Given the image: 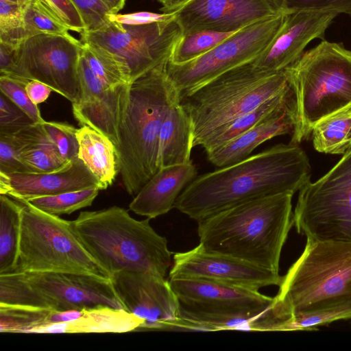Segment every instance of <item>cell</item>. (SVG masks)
<instances>
[{"label": "cell", "instance_id": "cell-1", "mask_svg": "<svg viewBox=\"0 0 351 351\" xmlns=\"http://www.w3.org/2000/svg\"><path fill=\"white\" fill-rule=\"evenodd\" d=\"M311 165L295 145L278 144L234 164L197 176L174 208L199 221L237 204L281 193L294 194L310 180Z\"/></svg>", "mask_w": 351, "mask_h": 351}, {"label": "cell", "instance_id": "cell-2", "mask_svg": "<svg viewBox=\"0 0 351 351\" xmlns=\"http://www.w3.org/2000/svg\"><path fill=\"white\" fill-rule=\"evenodd\" d=\"M293 195L245 202L197 221L199 244L208 252L279 273L281 252L293 226Z\"/></svg>", "mask_w": 351, "mask_h": 351}, {"label": "cell", "instance_id": "cell-3", "mask_svg": "<svg viewBox=\"0 0 351 351\" xmlns=\"http://www.w3.org/2000/svg\"><path fill=\"white\" fill-rule=\"evenodd\" d=\"M166 63L130 84L116 154L123 185L132 196L158 171L161 127L169 108L180 102L179 95L167 74Z\"/></svg>", "mask_w": 351, "mask_h": 351}, {"label": "cell", "instance_id": "cell-4", "mask_svg": "<svg viewBox=\"0 0 351 351\" xmlns=\"http://www.w3.org/2000/svg\"><path fill=\"white\" fill-rule=\"evenodd\" d=\"M119 206L82 211L73 228L94 260L109 274L128 270L165 278L172 252L165 237Z\"/></svg>", "mask_w": 351, "mask_h": 351}, {"label": "cell", "instance_id": "cell-5", "mask_svg": "<svg viewBox=\"0 0 351 351\" xmlns=\"http://www.w3.org/2000/svg\"><path fill=\"white\" fill-rule=\"evenodd\" d=\"M292 93L290 143L308 139L321 120L351 108V51L323 40L283 71Z\"/></svg>", "mask_w": 351, "mask_h": 351}, {"label": "cell", "instance_id": "cell-6", "mask_svg": "<svg viewBox=\"0 0 351 351\" xmlns=\"http://www.w3.org/2000/svg\"><path fill=\"white\" fill-rule=\"evenodd\" d=\"M289 88L283 71L269 74L252 61L236 66L180 98L193 126V147L215 131Z\"/></svg>", "mask_w": 351, "mask_h": 351}, {"label": "cell", "instance_id": "cell-7", "mask_svg": "<svg viewBox=\"0 0 351 351\" xmlns=\"http://www.w3.org/2000/svg\"><path fill=\"white\" fill-rule=\"evenodd\" d=\"M275 298L291 316L351 302V243L306 239Z\"/></svg>", "mask_w": 351, "mask_h": 351}, {"label": "cell", "instance_id": "cell-8", "mask_svg": "<svg viewBox=\"0 0 351 351\" xmlns=\"http://www.w3.org/2000/svg\"><path fill=\"white\" fill-rule=\"evenodd\" d=\"M17 201L22 211L15 271L81 273L110 278L88 252L72 221L46 213L24 200Z\"/></svg>", "mask_w": 351, "mask_h": 351}, {"label": "cell", "instance_id": "cell-9", "mask_svg": "<svg viewBox=\"0 0 351 351\" xmlns=\"http://www.w3.org/2000/svg\"><path fill=\"white\" fill-rule=\"evenodd\" d=\"M293 226L306 239L351 243V149L324 176L298 191Z\"/></svg>", "mask_w": 351, "mask_h": 351}, {"label": "cell", "instance_id": "cell-10", "mask_svg": "<svg viewBox=\"0 0 351 351\" xmlns=\"http://www.w3.org/2000/svg\"><path fill=\"white\" fill-rule=\"evenodd\" d=\"M287 14L238 30L210 51L189 62L174 64L169 60L166 72L179 97L236 66L254 60L274 40Z\"/></svg>", "mask_w": 351, "mask_h": 351}, {"label": "cell", "instance_id": "cell-11", "mask_svg": "<svg viewBox=\"0 0 351 351\" xmlns=\"http://www.w3.org/2000/svg\"><path fill=\"white\" fill-rule=\"evenodd\" d=\"M80 34L82 43L99 46L118 57L129 70L131 84L167 62L182 36L174 18L140 25L110 21L97 31Z\"/></svg>", "mask_w": 351, "mask_h": 351}, {"label": "cell", "instance_id": "cell-12", "mask_svg": "<svg viewBox=\"0 0 351 351\" xmlns=\"http://www.w3.org/2000/svg\"><path fill=\"white\" fill-rule=\"evenodd\" d=\"M82 42L69 33L38 34L24 40L16 50V66L9 75L27 83L40 81L72 104L80 95L78 67Z\"/></svg>", "mask_w": 351, "mask_h": 351}, {"label": "cell", "instance_id": "cell-13", "mask_svg": "<svg viewBox=\"0 0 351 351\" xmlns=\"http://www.w3.org/2000/svg\"><path fill=\"white\" fill-rule=\"evenodd\" d=\"M110 280L124 309L144 320L142 328L180 330V301L169 279L122 270Z\"/></svg>", "mask_w": 351, "mask_h": 351}, {"label": "cell", "instance_id": "cell-14", "mask_svg": "<svg viewBox=\"0 0 351 351\" xmlns=\"http://www.w3.org/2000/svg\"><path fill=\"white\" fill-rule=\"evenodd\" d=\"M173 13L184 35L204 30L234 32L289 12L277 0H190Z\"/></svg>", "mask_w": 351, "mask_h": 351}, {"label": "cell", "instance_id": "cell-15", "mask_svg": "<svg viewBox=\"0 0 351 351\" xmlns=\"http://www.w3.org/2000/svg\"><path fill=\"white\" fill-rule=\"evenodd\" d=\"M22 273L51 310H82L100 306L124 309L110 278L81 273Z\"/></svg>", "mask_w": 351, "mask_h": 351}, {"label": "cell", "instance_id": "cell-16", "mask_svg": "<svg viewBox=\"0 0 351 351\" xmlns=\"http://www.w3.org/2000/svg\"><path fill=\"white\" fill-rule=\"evenodd\" d=\"M198 278L258 291L280 286L282 276L245 261L208 252L199 243L195 247L173 256L169 280Z\"/></svg>", "mask_w": 351, "mask_h": 351}, {"label": "cell", "instance_id": "cell-17", "mask_svg": "<svg viewBox=\"0 0 351 351\" xmlns=\"http://www.w3.org/2000/svg\"><path fill=\"white\" fill-rule=\"evenodd\" d=\"M78 75L80 95L73 103V114L82 126L87 125L108 138L116 147L119 130L129 100L130 84L107 89L81 55Z\"/></svg>", "mask_w": 351, "mask_h": 351}, {"label": "cell", "instance_id": "cell-18", "mask_svg": "<svg viewBox=\"0 0 351 351\" xmlns=\"http://www.w3.org/2000/svg\"><path fill=\"white\" fill-rule=\"evenodd\" d=\"M180 318L182 330L282 331L289 316L274 297L271 304L259 308H215L180 301Z\"/></svg>", "mask_w": 351, "mask_h": 351}, {"label": "cell", "instance_id": "cell-19", "mask_svg": "<svg viewBox=\"0 0 351 351\" xmlns=\"http://www.w3.org/2000/svg\"><path fill=\"white\" fill-rule=\"evenodd\" d=\"M339 14L332 10H300L288 13L269 46L252 60L254 66L269 74L283 71L302 56L311 41L324 39L326 30Z\"/></svg>", "mask_w": 351, "mask_h": 351}, {"label": "cell", "instance_id": "cell-20", "mask_svg": "<svg viewBox=\"0 0 351 351\" xmlns=\"http://www.w3.org/2000/svg\"><path fill=\"white\" fill-rule=\"evenodd\" d=\"M8 175L10 187L7 195L16 200L93 188L100 189L97 180L79 158L70 161L64 167L51 172Z\"/></svg>", "mask_w": 351, "mask_h": 351}, {"label": "cell", "instance_id": "cell-21", "mask_svg": "<svg viewBox=\"0 0 351 351\" xmlns=\"http://www.w3.org/2000/svg\"><path fill=\"white\" fill-rule=\"evenodd\" d=\"M197 175L192 161L159 169L134 196L129 204L130 210L149 219L167 213Z\"/></svg>", "mask_w": 351, "mask_h": 351}, {"label": "cell", "instance_id": "cell-22", "mask_svg": "<svg viewBox=\"0 0 351 351\" xmlns=\"http://www.w3.org/2000/svg\"><path fill=\"white\" fill-rule=\"evenodd\" d=\"M180 301L215 308H259L274 298L231 285L198 278L169 280Z\"/></svg>", "mask_w": 351, "mask_h": 351}, {"label": "cell", "instance_id": "cell-23", "mask_svg": "<svg viewBox=\"0 0 351 351\" xmlns=\"http://www.w3.org/2000/svg\"><path fill=\"white\" fill-rule=\"evenodd\" d=\"M292 97L285 106L224 145L206 153L208 160L220 168L249 157L258 145L273 137L290 134L294 128Z\"/></svg>", "mask_w": 351, "mask_h": 351}, {"label": "cell", "instance_id": "cell-24", "mask_svg": "<svg viewBox=\"0 0 351 351\" xmlns=\"http://www.w3.org/2000/svg\"><path fill=\"white\" fill-rule=\"evenodd\" d=\"M144 322L125 309L100 306L80 310L79 317L73 321L36 327L25 333H121L142 329Z\"/></svg>", "mask_w": 351, "mask_h": 351}, {"label": "cell", "instance_id": "cell-25", "mask_svg": "<svg viewBox=\"0 0 351 351\" xmlns=\"http://www.w3.org/2000/svg\"><path fill=\"white\" fill-rule=\"evenodd\" d=\"M193 147L191 121L180 102H176L168 110L161 127L158 153V168L191 162Z\"/></svg>", "mask_w": 351, "mask_h": 351}, {"label": "cell", "instance_id": "cell-26", "mask_svg": "<svg viewBox=\"0 0 351 351\" xmlns=\"http://www.w3.org/2000/svg\"><path fill=\"white\" fill-rule=\"evenodd\" d=\"M77 137L78 158L97 180L100 190L106 189L119 173L114 145L106 136L87 125L78 129Z\"/></svg>", "mask_w": 351, "mask_h": 351}, {"label": "cell", "instance_id": "cell-27", "mask_svg": "<svg viewBox=\"0 0 351 351\" xmlns=\"http://www.w3.org/2000/svg\"><path fill=\"white\" fill-rule=\"evenodd\" d=\"M15 133L20 143L21 160L32 173L51 172L67 165L42 123H34Z\"/></svg>", "mask_w": 351, "mask_h": 351}, {"label": "cell", "instance_id": "cell-28", "mask_svg": "<svg viewBox=\"0 0 351 351\" xmlns=\"http://www.w3.org/2000/svg\"><path fill=\"white\" fill-rule=\"evenodd\" d=\"M21 211V203H17L7 195L0 194V274L16 271Z\"/></svg>", "mask_w": 351, "mask_h": 351}, {"label": "cell", "instance_id": "cell-29", "mask_svg": "<svg viewBox=\"0 0 351 351\" xmlns=\"http://www.w3.org/2000/svg\"><path fill=\"white\" fill-rule=\"evenodd\" d=\"M290 88L276 96L255 109L228 122L212 134L202 144L206 153L221 147L247 131L274 111L287 104L291 99Z\"/></svg>", "mask_w": 351, "mask_h": 351}, {"label": "cell", "instance_id": "cell-30", "mask_svg": "<svg viewBox=\"0 0 351 351\" xmlns=\"http://www.w3.org/2000/svg\"><path fill=\"white\" fill-rule=\"evenodd\" d=\"M311 134L313 147L318 152L346 154L351 149V108L321 120Z\"/></svg>", "mask_w": 351, "mask_h": 351}, {"label": "cell", "instance_id": "cell-31", "mask_svg": "<svg viewBox=\"0 0 351 351\" xmlns=\"http://www.w3.org/2000/svg\"><path fill=\"white\" fill-rule=\"evenodd\" d=\"M82 53L106 88L114 89L131 84L127 66L111 52L94 44L82 43Z\"/></svg>", "mask_w": 351, "mask_h": 351}, {"label": "cell", "instance_id": "cell-32", "mask_svg": "<svg viewBox=\"0 0 351 351\" xmlns=\"http://www.w3.org/2000/svg\"><path fill=\"white\" fill-rule=\"evenodd\" d=\"M99 189L66 192L24 200L34 207L50 215H69L77 210L90 206L97 196Z\"/></svg>", "mask_w": 351, "mask_h": 351}, {"label": "cell", "instance_id": "cell-33", "mask_svg": "<svg viewBox=\"0 0 351 351\" xmlns=\"http://www.w3.org/2000/svg\"><path fill=\"white\" fill-rule=\"evenodd\" d=\"M233 33L204 30L182 35L174 47L169 61L174 64L189 62L210 51Z\"/></svg>", "mask_w": 351, "mask_h": 351}, {"label": "cell", "instance_id": "cell-34", "mask_svg": "<svg viewBox=\"0 0 351 351\" xmlns=\"http://www.w3.org/2000/svg\"><path fill=\"white\" fill-rule=\"evenodd\" d=\"M53 310L21 305L0 304V331L25 333L47 324Z\"/></svg>", "mask_w": 351, "mask_h": 351}, {"label": "cell", "instance_id": "cell-35", "mask_svg": "<svg viewBox=\"0 0 351 351\" xmlns=\"http://www.w3.org/2000/svg\"><path fill=\"white\" fill-rule=\"evenodd\" d=\"M30 0H0V43L16 49L26 39L24 13Z\"/></svg>", "mask_w": 351, "mask_h": 351}, {"label": "cell", "instance_id": "cell-36", "mask_svg": "<svg viewBox=\"0 0 351 351\" xmlns=\"http://www.w3.org/2000/svg\"><path fill=\"white\" fill-rule=\"evenodd\" d=\"M26 38L38 34H66L69 28L40 1L30 0L24 13Z\"/></svg>", "mask_w": 351, "mask_h": 351}, {"label": "cell", "instance_id": "cell-37", "mask_svg": "<svg viewBox=\"0 0 351 351\" xmlns=\"http://www.w3.org/2000/svg\"><path fill=\"white\" fill-rule=\"evenodd\" d=\"M351 319V302L291 317L285 331L317 330L333 322Z\"/></svg>", "mask_w": 351, "mask_h": 351}, {"label": "cell", "instance_id": "cell-38", "mask_svg": "<svg viewBox=\"0 0 351 351\" xmlns=\"http://www.w3.org/2000/svg\"><path fill=\"white\" fill-rule=\"evenodd\" d=\"M42 125L56 145L61 156L66 162L78 158L77 128L66 123L56 121H45Z\"/></svg>", "mask_w": 351, "mask_h": 351}, {"label": "cell", "instance_id": "cell-39", "mask_svg": "<svg viewBox=\"0 0 351 351\" xmlns=\"http://www.w3.org/2000/svg\"><path fill=\"white\" fill-rule=\"evenodd\" d=\"M26 84L18 78L0 75V92L22 109L35 123H43L45 120L42 117L38 105L29 97L25 90Z\"/></svg>", "mask_w": 351, "mask_h": 351}, {"label": "cell", "instance_id": "cell-40", "mask_svg": "<svg viewBox=\"0 0 351 351\" xmlns=\"http://www.w3.org/2000/svg\"><path fill=\"white\" fill-rule=\"evenodd\" d=\"M0 172L5 174L32 173L21 160L20 143L15 132H0Z\"/></svg>", "mask_w": 351, "mask_h": 351}, {"label": "cell", "instance_id": "cell-41", "mask_svg": "<svg viewBox=\"0 0 351 351\" xmlns=\"http://www.w3.org/2000/svg\"><path fill=\"white\" fill-rule=\"evenodd\" d=\"M84 24V32L97 31L107 25L112 14L101 0H71Z\"/></svg>", "mask_w": 351, "mask_h": 351}, {"label": "cell", "instance_id": "cell-42", "mask_svg": "<svg viewBox=\"0 0 351 351\" xmlns=\"http://www.w3.org/2000/svg\"><path fill=\"white\" fill-rule=\"evenodd\" d=\"M36 123L22 109L0 92V132L14 133Z\"/></svg>", "mask_w": 351, "mask_h": 351}, {"label": "cell", "instance_id": "cell-43", "mask_svg": "<svg viewBox=\"0 0 351 351\" xmlns=\"http://www.w3.org/2000/svg\"><path fill=\"white\" fill-rule=\"evenodd\" d=\"M287 12L332 10L351 16V0H277Z\"/></svg>", "mask_w": 351, "mask_h": 351}, {"label": "cell", "instance_id": "cell-44", "mask_svg": "<svg viewBox=\"0 0 351 351\" xmlns=\"http://www.w3.org/2000/svg\"><path fill=\"white\" fill-rule=\"evenodd\" d=\"M68 28L79 34L85 29L82 18L71 0H40Z\"/></svg>", "mask_w": 351, "mask_h": 351}, {"label": "cell", "instance_id": "cell-45", "mask_svg": "<svg viewBox=\"0 0 351 351\" xmlns=\"http://www.w3.org/2000/svg\"><path fill=\"white\" fill-rule=\"evenodd\" d=\"M174 18L173 13H154L150 12H138L130 14H111L110 21L123 25H140L170 20Z\"/></svg>", "mask_w": 351, "mask_h": 351}, {"label": "cell", "instance_id": "cell-46", "mask_svg": "<svg viewBox=\"0 0 351 351\" xmlns=\"http://www.w3.org/2000/svg\"><path fill=\"white\" fill-rule=\"evenodd\" d=\"M25 90L32 101L36 105L45 101L53 91L47 84L35 80L27 83Z\"/></svg>", "mask_w": 351, "mask_h": 351}, {"label": "cell", "instance_id": "cell-47", "mask_svg": "<svg viewBox=\"0 0 351 351\" xmlns=\"http://www.w3.org/2000/svg\"><path fill=\"white\" fill-rule=\"evenodd\" d=\"M16 50L12 46L0 43V75H9L14 71Z\"/></svg>", "mask_w": 351, "mask_h": 351}, {"label": "cell", "instance_id": "cell-48", "mask_svg": "<svg viewBox=\"0 0 351 351\" xmlns=\"http://www.w3.org/2000/svg\"><path fill=\"white\" fill-rule=\"evenodd\" d=\"M161 5L163 13H172L190 0H157Z\"/></svg>", "mask_w": 351, "mask_h": 351}, {"label": "cell", "instance_id": "cell-49", "mask_svg": "<svg viewBox=\"0 0 351 351\" xmlns=\"http://www.w3.org/2000/svg\"><path fill=\"white\" fill-rule=\"evenodd\" d=\"M109 8L112 14H117L124 6L125 0H101Z\"/></svg>", "mask_w": 351, "mask_h": 351}]
</instances>
